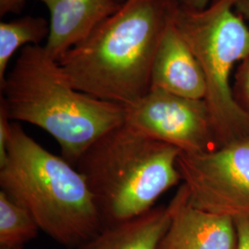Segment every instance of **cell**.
Instances as JSON below:
<instances>
[{"label": "cell", "instance_id": "1", "mask_svg": "<svg viewBox=\"0 0 249 249\" xmlns=\"http://www.w3.org/2000/svg\"><path fill=\"white\" fill-rule=\"evenodd\" d=\"M173 0H125L115 14L59 61L72 85L126 107L151 89L152 64Z\"/></svg>", "mask_w": 249, "mask_h": 249}, {"label": "cell", "instance_id": "2", "mask_svg": "<svg viewBox=\"0 0 249 249\" xmlns=\"http://www.w3.org/2000/svg\"><path fill=\"white\" fill-rule=\"evenodd\" d=\"M0 89L9 118L50 134L71 164L100 137L124 123V107L76 89L45 45L22 48Z\"/></svg>", "mask_w": 249, "mask_h": 249}, {"label": "cell", "instance_id": "3", "mask_svg": "<svg viewBox=\"0 0 249 249\" xmlns=\"http://www.w3.org/2000/svg\"><path fill=\"white\" fill-rule=\"evenodd\" d=\"M0 186L36 220L41 231L78 249L105 228L84 177L63 157L45 150L12 123Z\"/></svg>", "mask_w": 249, "mask_h": 249}, {"label": "cell", "instance_id": "4", "mask_svg": "<svg viewBox=\"0 0 249 249\" xmlns=\"http://www.w3.org/2000/svg\"><path fill=\"white\" fill-rule=\"evenodd\" d=\"M180 152L124 123L92 143L76 163L105 227L151 211L164 192L178 185Z\"/></svg>", "mask_w": 249, "mask_h": 249}, {"label": "cell", "instance_id": "5", "mask_svg": "<svg viewBox=\"0 0 249 249\" xmlns=\"http://www.w3.org/2000/svg\"><path fill=\"white\" fill-rule=\"evenodd\" d=\"M239 0H213L200 11L178 8L173 19L204 73L208 105L216 140L223 146L249 135V115L234 98L230 75L249 57V29L233 13Z\"/></svg>", "mask_w": 249, "mask_h": 249}, {"label": "cell", "instance_id": "6", "mask_svg": "<svg viewBox=\"0 0 249 249\" xmlns=\"http://www.w3.org/2000/svg\"><path fill=\"white\" fill-rule=\"evenodd\" d=\"M177 165L193 207L232 220L249 217V135L217 150L180 152Z\"/></svg>", "mask_w": 249, "mask_h": 249}, {"label": "cell", "instance_id": "7", "mask_svg": "<svg viewBox=\"0 0 249 249\" xmlns=\"http://www.w3.org/2000/svg\"><path fill=\"white\" fill-rule=\"evenodd\" d=\"M124 124L181 152L212 151L216 136L205 100L185 98L160 89L124 107Z\"/></svg>", "mask_w": 249, "mask_h": 249}, {"label": "cell", "instance_id": "8", "mask_svg": "<svg viewBox=\"0 0 249 249\" xmlns=\"http://www.w3.org/2000/svg\"><path fill=\"white\" fill-rule=\"evenodd\" d=\"M170 203L171 223L158 249H237L233 220L193 207L184 184Z\"/></svg>", "mask_w": 249, "mask_h": 249}, {"label": "cell", "instance_id": "9", "mask_svg": "<svg viewBox=\"0 0 249 249\" xmlns=\"http://www.w3.org/2000/svg\"><path fill=\"white\" fill-rule=\"evenodd\" d=\"M151 89L164 90L185 98H206L207 85L203 71L196 55L180 35L173 16L161 36L154 56Z\"/></svg>", "mask_w": 249, "mask_h": 249}, {"label": "cell", "instance_id": "10", "mask_svg": "<svg viewBox=\"0 0 249 249\" xmlns=\"http://www.w3.org/2000/svg\"><path fill=\"white\" fill-rule=\"evenodd\" d=\"M50 13V32L45 47L60 61L107 18L120 9L118 0H38Z\"/></svg>", "mask_w": 249, "mask_h": 249}, {"label": "cell", "instance_id": "11", "mask_svg": "<svg viewBox=\"0 0 249 249\" xmlns=\"http://www.w3.org/2000/svg\"><path fill=\"white\" fill-rule=\"evenodd\" d=\"M172 205L106 226L76 249H158L171 223Z\"/></svg>", "mask_w": 249, "mask_h": 249}, {"label": "cell", "instance_id": "12", "mask_svg": "<svg viewBox=\"0 0 249 249\" xmlns=\"http://www.w3.org/2000/svg\"><path fill=\"white\" fill-rule=\"evenodd\" d=\"M50 23L43 17L25 16L0 23V85L7 76L9 62L20 47L40 45L48 38Z\"/></svg>", "mask_w": 249, "mask_h": 249}, {"label": "cell", "instance_id": "13", "mask_svg": "<svg viewBox=\"0 0 249 249\" xmlns=\"http://www.w3.org/2000/svg\"><path fill=\"white\" fill-rule=\"evenodd\" d=\"M40 228L25 208L0 191V245L24 246L35 239Z\"/></svg>", "mask_w": 249, "mask_h": 249}, {"label": "cell", "instance_id": "14", "mask_svg": "<svg viewBox=\"0 0 249 249\" xmlns=\"http://www.w3.org/2000/svg\"><path fill=\"white\" fill-rule=\"evenodd\" d=\"M12 122L7 112V108L0 101V165L7 158L9 141L11 137Z\"/></svg>", "mask_w": 249, "mask_h": 249}, {"label": "cell", "instance_id": "15", "mask_svg": "<svg viewBox=\"0 0 249 249\" xmlns=\"http://www.w3.org/2000/svg\"><path fill=\"white\" fill-rule=\"evenodd\" d=\"M238 91L242 98L243 109L249 115V57L243 61L238 72Z\"/></svg>", "mask_w": 249, "mask_h": 249}, {"label": "cell", "instance_id": "16", "mask_svg": "<svg viewBox=\"0 0 249 249\" xmlns=\"http://www.w3.org/2000/svg\"><path fill=\"white\" fill-rule=\"evenodd\" d=\"M237 231V249H249V217L233 220Z\"/></svg>", "mask_w": 249, "mask_h": 249}, {"label": "cell", "instance_id": "17", "mask_svg": "<svg viewBox=\"0 0 249 249\" xmlns=\"http://www.w3.org/2000/svg\"><path fill=\"white\" fill-rule=\"evenodd\" d=\"M27 0H0V16L9 13H19L24 8Z\"/></svg>", "mask_w": 249, "mask_h": 249}, {"label": "cell", "instance_id": "18", "mask_svg": "<svg viewBox=\"0 0 249 249\" xmlns=\"http://www.w3.org/2000/svg\"><path fill=\"white\" fill-rule=\"evenodd\" d=\"M178 8L191 11H200L206 9L213 0H173Z\"/></svg>", "mask_w": 249, "mask_h": 249}, {"label": "cell", "instance_id": "19", "mask_svg": "<svg viewBox=\"0 0 249 249\" xmlns=\"http://www.w3.org/2000/svg\"><path fill=\"white\" fill-rule=\"evenodd\" d=\"M235 9L243 17L249 19V0H239L235 5Z\"/></svg>", "mask_w": 249, "mask_h": 249}, {"label": "cell", "instance_id": "20", "mask_svg": "<svg viewBox=\"0 0 249 249\" xmlns=\"http://www.w3.org/2000/svg\"><path fill=\"white\" fill-rule=\"evenodd\" d=\"M24 246H9V245H0V249H23Z\"/></svg>", "mask_w": 249, "mask_h": 249}, {"label": "cell", "instance_id": "21", "mask_svg": "<svg viewBox=\"0 0 249 249\" xmlns=\"http://www.w3.org/2000/svg\"><path fill=\"white\" fill-rule=\"evenodd\" d=\"M118 1H119V2H121V3H123L124 1H125V0H118Z\"/></svg>", "mask_w": 249, "mask_h": 249}]
</instances>
